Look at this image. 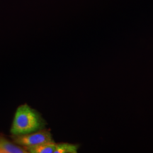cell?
<instances>
[{
  "mask_svg": "<svg viewBox=\"0 0 153 153\" xmlns=\"http://www.w3.org/2000/svg\"><path fill=\"white\" fill-rule=\"evenodd\" d=\"M46 125L39 112L28 104H23L16 108L10 132L12 135H22L45 128Z\"/></svg>",
  "mask_w": 153,
  "mask_h": 153,
  "instance_id": "obj_1",
  "label": "cell"
},
{
  "mask_svg": "<svg viewBox=\"0 0 153 153\" xmlns=\"http://www.w3.org/2000/svg\"><path fill=\"white\" fill-rule=\"evenodd\" d=\"M27 151L24 148L11 143L3 135L0 134V153H26Z\"/></svg>",
  "mask_w": 153,
  "mask_h": 153,
  "instance_id": "obj_3",
  "label": "cell"
},
{
  "mask_svg": "<svg viewBox=\"0 0 153 153\" xmlns=\"http://www.w3.org/2000/svg\"><path fill=\"white\" fill-rule=\"evenodd\" d=\"M12 139L13 142L23 148L36 146L53 140L51 131L45 128L26 135H12Z\"/></svg>",
  "mask_w": 153,
  "mask_h": 153,
  "instance_id": "obj_2",
  "label": "cell"
},
{
  "mask_svg": "<svg viewBox=\"0 0 153 153\" xmlns=\"http://www.w3.org/2000/svg\"><path fill=\"white\" fill-rule=\"evenodd\" d=\"M79 148V145L70 144L68 143H57L55 153H76Z\"/></svg>",
  "mask_w": 153,
  "mask_h": 153,
  "instance_id": "obj_5",
  "label": "cell"
},
{
  "mask_svg": "<svg viewBox=\"0 0 153 153\" xmlns=\"http://www.w3.org/2000/svg\"><path fill=\"white\" fill-rule=\"evenodd\" d=\"M56 145L54 141L43 143V144L31 147H25L27 152L30 153H53L56 150Z\"/></svg>",
  "mask_w": 153,
  "mask_h": 153,
  "instance_id": "obj_4",
  "label": "cell"
}]
</instances>
